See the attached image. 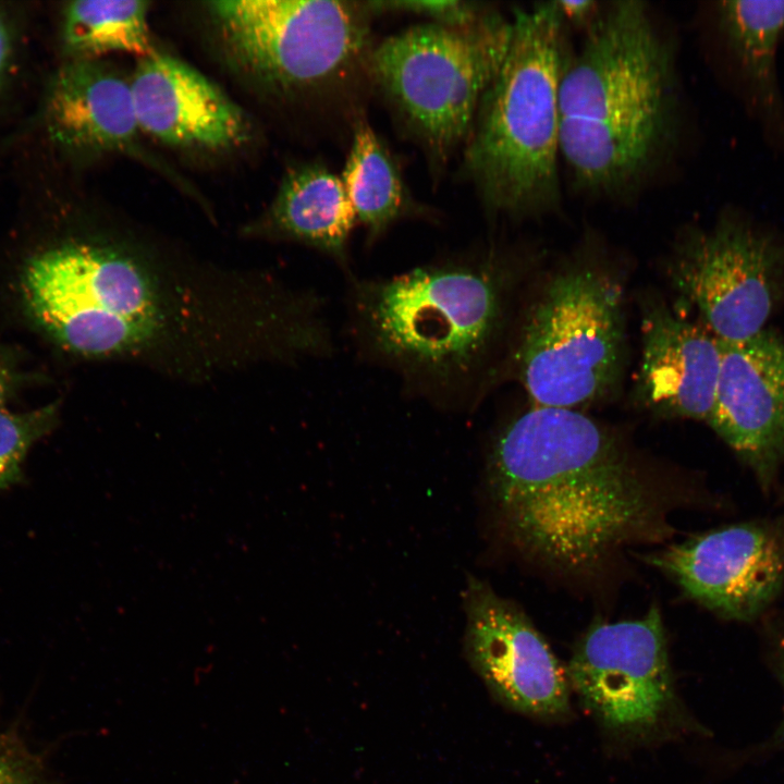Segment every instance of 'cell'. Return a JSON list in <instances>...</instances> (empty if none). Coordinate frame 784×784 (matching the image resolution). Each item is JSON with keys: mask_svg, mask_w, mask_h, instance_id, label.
<instances>
[{"mask_svg": "<svg viewBox=\"0 0 784 784\" xmlns=\"http://www.w3.org/2000/svg\"><path fill=\"white\" fill-rule=\"evenodd\" d=\"M11 389V375L0 358V407L4 404Z\"/></svg>", "mask_w": 784, "mask_h": 784, "instance_id": "4316f807", "label": "cell"}, {"mask_svg": "<svg viewBox=\"0 0 784 784\" xmlns=\"http://www.w3.org/2000/svg\"><path fill=\"white\" fill-rule=\"evenodd\" d=\"M372 15L401 12L420 15L429 22L448 25H467L478 20L488 9L487 4L457 0H401L366 1Z\"/></svg>", "mask_w": 784, "mask_h": 784, "instance_id": "7402d4cb", "label": "cell"}, {"mask_svg": "<svg viewBox=\"0 0 784 784\" xmlns=\"http://www.w3.org/2000/svg\"><path fill=\"white\" fill-rule=\"evenodd\" d=\"M759 623L769 640L772 659L784 688V605L775 607Z\"/></svg>", "mask_w": 784, "mask_h": 784, "instance_id": "cb8c5ba5", "label": "cell"}, {"mask_svg": "<svg viewBox=\"0 0 784 784\" xmlns=\"http://www.w3.org/2000/svg\"><path fill=\"white\" fill-rule=\"evenodd\" d=\"M569 685L611 735L648 740L681 725L659 608L639 620L599 623L577 644Z\"/></svg>", "mask_w": 784, "mask_h": 784, "instance_id": "30bf717a", "label": "cell"}, {"mask_svg": "<svg viewBox=\"0 0 784 784\" xmlns=\"http://www.w3.org/2000/svg\"><path fill=\"white\" fill-rule=\"evenodd\" d=\"M465 652L494 697L512 710L555 721L571 712L569 681L527 614L468 576L463 591Z\"/></svg>", "mask_w": 784, "mask_h": 784, "instance_id": "7c38bea8", "label": "cell"}, {"mask_svg": "<svg viewBox=\"0 0 784 784\" xmlns=\"http://www.w3.org/2000/svg\"><path fill=\"white\" fill-rule=\"evenodd\" d=\"M0 784H50L41 760L7 731H0Z\"/></svg>", "mask_w": 784, "mask_h": 784, "instance_id": "603a6c76", "label": "cell"}, {"mask_svg": "<svg viewBox=\"0 0 784 784\" xmlns=\"http://www.w3.org/2000/svg\"><path fill=\"white\" fill-rule=\"evenodd\" d=\"M779 502L784 506V474L781 475L774 493Z\"/></svg>", "mask_w": 784, "mask_h": 784, "instance_id": "83f0119b", "label": "cell"}, {"mask_svg": "<svg viewBox=\"0 0 784 784\" xmlns=\"http://www.w3.org/2000/svg\"><path fill=\"white\" fill-rule=\"evenodd\" d=\"M675 50L638 0L604 3L560 81V152L573 188L621 200L660 170L679 134Z\"/></svg>", "mask_w": 784, "mask_h": 784, "instance_id": "7a4b0ae2", "label": "cell"}, {"mask_svg": "<svg viewBox=\"0 0 784 784\" xmlns=\"http://www.w3.org/2000/svg\"><path fill=\"white\" fill-rule=\"evenodd\" d=\"M568 53L554 1L514 9L506 56L480 100L462 163L493 217L560 209L559 89Z\"/></svg>", "mask_w": 784, "mask_h": 784, "instance_id": "277c9868", "label": "cell"}, {"mask_svg": "<svg viewBox=\"0 0 784 784\" xmlns=\"http://www.w3.org/2000/svg\"><path fill=\"white\" fill-rule=\"evenodd\" d=\"M54 419V405L22 414L0 408V491L20 479L28 449L51 429Z\"/></svg>", "mask_w": 784, "mask_h": 784, "instance_id": "44dd1931", "label": "cell"}, {"mask_svg": "<svg viewBox=\"0 0 784 784\" xmlns=\"http://www.w3.org/2000/svg\"><path fill=\"white\" fill-rule=\"evenodd\" d=\"M48 138L61 150L96 155L128 147L139 131L130 79L98 60H65L42 105Z\"/></svg>", "mask_w": 784, "mask_h": 784, "instance_id": "2e32d148", "label": "cell"}, {"mask_svg": "<svg viewBox=\"0 0 784 784\" xmlns=\"http://www.w3.org/2000/svg\"><path fill=\"white\" fill-rule=\"evenodd\" d=\"M22 289L36 320L82 355L131 351L157 327L149 280L134 261L107 247L65 243L50 248L27 264Z\"/></svg>", "mask_w": 784, "mask_h": 784, "instance_id": "ba28073f", "label": "cell"}, {"mask_svg": "<svg viewBox=\"0 0 784 784\" xmlns=\"http://www.w3.org/2000/svg\"><path fill=\"white\" fill-rule=\"evenodd\" d=\"M566 26L573 25L585 30L601 13L604 3L593 0L584 1H554Z\"/></svg>", "mask_w": 784, "mask_h": 784, "instance_id": "484cf974", "label": "cell"}, {"mask_svg": "<svg viewBox=\"0 0 784 784\" xmlns=\"http://www.w3.org/2000/svg\"><path fill=\"white\" fill-rule=\"evenodd\" d=\"M16 28L8 12L0 9V91L11 73L16 54Z\"/></svg>", "mask_w": 784, "mask_h": 784, "instance_id": "d4e9b609", "label": "cell"}, {"mask_svg": "<svg viewBox=\"0 0 784 784\" xmlns=\"http://www.w3.org/2000/svg\"><path fill=\"white\" fill-rule=\"evenodd\" d=\"M623 314L622 286L601 262L572 261L550 278L515 355L534 405L576 409L614 389L625 353Z\"/></svg>", "mask_w": 784, "mask_h": 784, "instance_id": "52a82bcc", "label": "cell"}, {"mask_svg": "<svg viewBox=\"0 0 784 784\" xmlns=\"http://www.w3.org/2000/svg\"><path fill=\"white\" fill-rule=\"evenodd\" d=\"M511 36L512 17L489 8L467 25L421 23L375 45L369 78L434 168L466 143Z\"/></svg>", "mask_w": 784, "mask_h": 784, "instance_id": "8992f818", "label": "cell"}, {"mask_svg": "<svg viewBox=\"0 0 784 784\" xmlns=\"http://www.w3.org/2000/svg\"><path fill=\"white\" fill-rule=\"evenodd\" d=\"M488 492L505 540L563 575H592L666 532L665 503L625 444L584 413L534 406L494 438Z\"/></svg>", "mask_w": 784, "mask_h": 784, "instance_id": "6da1fadb", "label": "cell"}, {"mask_svg": "<svg viewBox=\"0 0 784 784\" xmlns=\"http://www.w3.org/2000/svg\"><path fill=\"white\" fill-rule=\"evenodd\" d=\"M638 401L662 417L708 421L721 363L720 341L664 302L642 305Z\"/></svg>", "mask_w": 784, "mask_h": 784, "instance_id": "9a60e30c", "label": "cell"}, {"mask_svg": "<svg viewBox=\"0 0 784 784\" xmlns=\"http://www.w3.org/2000/svg\"><path fill=\"white\" fill-rule=\"evenodd\" d=\"M357 224L341 176L322 162L287 170L260 229L278 240L310 247L351 271L350 241Z\"/></svg>", "mask_w": 784, "mask_h": 784, "instance_id": "e0dca14e", "label": "cell"}, {"mask_svg": "<svg viewBox=\"0 0 784 784\" xmlns=\"http://www.w3.org/2000/svg\"><path fill=\"white\" fill-rule=\"evenodd\" d=\"M149 3L140 0H82L61 12L60 41L66 60H98L112 52L145 57L155 48Z\"/></svg>", "mask_w": 784, "mask_h": 784, "instance_id": "d6986e66", "label": "cell"}, {"mask_svg": "<svg viewBox=\"0 0 784 784\" xmlns=\"http://www.w3.org/2000/svg\"><path fill=\"white\" fill-rule=\"evenodd\" d=\"M720 348L707 424L769 497L784 469V340L765 329Z\"/></svg>", "mask_w": 784, "mask_h": 784, "instance_id": "4fadbf2b", "label": "cell"}, {"mask_svg": "<svg viewBox=\"0 0 784 784\" xmlns=\"http://www.w3.org/2000/svg\"><path fill=\"white\" fill-rule=\"evenodd\" d=\"M499 252L460 254L390 278L347 277L353 343L409 392L446 409L473 402L504 327Z\"/></svg>", "mask_w": 784, "mask_h": 784, "instance_id": "3957f363", "label": "cell"}, {"mask_svg": "<svg viewBox=\"0 0 784 784\" xmlns=\"http://www.w3.org/2000/svg\"><path fill=\"white\" fill-rule=\"evenodd\" d=\"M340 176L367 244L403 219L429 217L430 210L412 196L396 160L366 121L354 127Z\"/></svg>", "mask_w": 784, "mask_h": 784, "instance_id": "ac0fdd59", "label": "cell"}, {"mask_svg": "<svg viewBox=\"0 0 784 784\" xmlns=\"http://www.w3.org/2000/svg\"><path fill=\"white\" fill-rule=\"evenodd\" d=\"M139 131L179 147L233 148L250 124L217 85L185 62L154 49L130 79Z\"/></svg>", "mask_w": 784, "mask_h": 784, "instance_id": "5bb4252c", "label": "cell"}, {"mask_svg": "<svg viewBox=\"0 0 784 784\" xmlns=\"http://www.w3.org/2000/svg\"><path fill=\"white\" fill-rule=\"evenodd\" d=\"M649 561L716 616L758 623L784 595V513L707 530Z\"/></svg>", "mask_w": 784, "mask_h": 784, "instance_id": "8fae6325", "label": "cell"}, {"mask_svg": "<svg viewBox=\"0 0 784 784\" xmlns=\"http://www.w3.org/2000/svg\"><path fill=\"white\" fill-rule=\"evenodd\" d=\"M719 25L743 72L772 96L775 59L784 32V1H721Z\"/></svg>", "mask_w": 784, "mask_h": 784, "instance_id": "ffe728a7", "label": "cell"}, {"mask_svg": "<svg viewBox=\"0 0 784 784\" xmlns=\"http://www.w3.org/2000/svg\"><path fill=\"white\" fill-rule=\"evenodd\" d=\"M666 270L718 340L740 341L767 329L784 295V244L747 219L723 216L681 235Z\"/></svg>", "mask_w": 784, "mask_h": 784, "instance_id": "9c48e42d", "label": "cell"}, {"mask_svg": "<svg viewBox=\"0 0 784 784\" xmlns=\"http://www.w3.org/2000/svg\"><path fill=\"white\" fill-rule=\"evenodd\" d=\"M206 10L226 63L273 96L328 99L369 78L366 1L223 0Z\"/></svg>", "mask_w": 784, "mask_h": 784, "instance_id": "5b68a950", "label": "cell"}]
</instances>
